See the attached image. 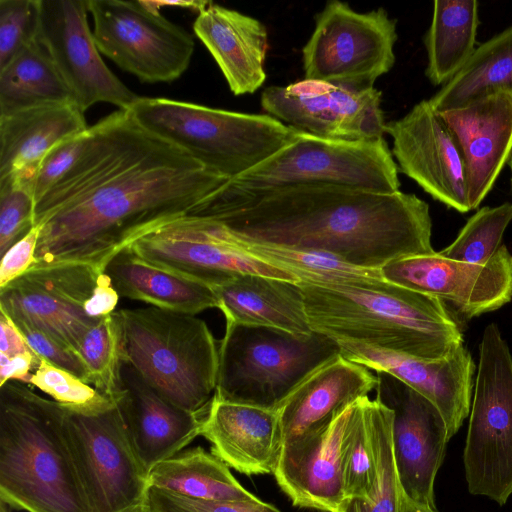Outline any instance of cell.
Masks as SVG:
<instances>
[{
    "instance_id": "cell-35",
    "label": "cell",
    "mask_w": 512,
    "mask_h": 512,
    "mask_svg": "<svg viewBox=\"0 0 512 512\" xmlns=\"http://www.w3.org/2000/svg\"><path fill=\"white\" fill-rule=\"evenodd\" d=\"M367 414L376 462V482L367 500H345L338 512H400L403 495L392 447L393 412L378 399L368 397Z\"/></svg>"
},
{
    "instance_id": "cell-15",
    "label": "cell",
    "mask_w": 512,
    "mask_h": 512,
    "mask_svg": "<svg viewBox=\"0 0 512 512\" xmlns=\"http://www.w3.org/2000/svg\"><path fill=\"white\" fill-rule=\"evenodd\" d=\"M261 106L287 126L321 138L363 141L386 133L381 92L374 87L355 90L304 79L266 88Z\"/></svg>"
},
{
    "instance_id": "cell-13",
    "label": "cell",
    "mask_w": 512,
    "mask_h": 512,
    "mask_svg": "<svg viewBox=\"0 0 512 512\" xmlns=\"http://www.w3.org/2000/svg\"><path fill=\"white\" fill-rule=\"evenodd\" d=\"M127 249L150 264L212 288L243 274L300 282L293 274L237 249L218 222L192 214L158 225Z\"/></svg>"
},
{
    "instance_id": "cell-12",
    "label": "cell",
    "mask_w": 512,
    "mask_h": 512,
    "mask_svg": "<svg viewBox=\"0 0 512 512\" xmlns=\"http://www.w3.org/2000/svg\"><path fill=\"white\" fill-rule=\"evenodd\" d=\"M101 54L142 82H172L188 68L194 40L140 0H88Z\"/></svg>"
},
{
    "instance_id": "cell-1",
    "label": "cell",
    "mask_w": 512,
    "mask_h": 512,
    "mask_svg": "<svg viewBox=\"0 0 512 512\" xmlns=\"http://www.w3.org/2000/svg\"><path fill=\"white\" fill-rule=\"evenodd\" d=\"M227 181L118 109L89 126L76 162L35 202L32 266L85 263L105 272L134 241Z\"/></svg>"
},
{
    "instance_id": "cell-2",
    "label": "cell",
    "mask_w": 512,
    "mask_h": 512,
    "mask_svg": "<svg viewBox=\"0 0 512 512\" xmlns=\"http://www.w3.org/2000/svg\"><path fill=\"white\" fill-rule=\"evenodd\" d=\"M238 238L334 256L360 268L432 254L429 205L415 194L304 184L232 194L216 190L192 211Z\"/></svg>"
},
{
    "instance_id": "cell-39",
    "label": "cell",
    "mask_w": 512,
    "mask_h": 512,
    "mask_svg": "<svg viewBox=\"0 0 512 512\" xmlns=\"http://www.w3.org/2000/svg\"><path fill=\"white\" fill-rule=\"evenodd\" d=\"M27 384L37 387L64 406L90 410L114 402L77 376L50 364L43 358L28 378Z\"/></svg>"
},
{
    "instance_id": "cell-38",
    "label": "cell",
    "mask_w": 512,
    "mask_h": 512,
    "mask_svg": "<svg viewBox=\"0 0 512 512\" xmlns=\"http://www.w3.org/2000/svg\"><path fill=\"white\" fill-rule=\"evenodd\" d=\"M511 221L512 203L484 206L468 219L455 240L439 253L457 261L485 264L503 245V235Z\"/></svg>"
},
{
    "instance_id": "cell-4",
    "label": "cell",
    "mask_w": 512,
    "mask_h": 512,
    "mask_svg": "<svg viewBox=\"0 0 512 512\" xmlns=\"http://www.w3.org/2000/svg\"><path fill=\"white\" fill-rule=\"evenodd\" d=\"M0 501L27 512H91L62 405L16 380L0 385Z\"/></svg>"
},
{
    "instance_id": "cell-27",
    "label": "cell",
    "mask_w": 512,
    "mask_h": 512,
    "mask_svg": "<svg viewBox=\"0 0 512 512\" xmlns=\"http://www.w3.org/2000/svg\"><path fill=\"white\" fill-rule=\"evenodd\" d=\"M88 128L84 112L73 104L36 107L0 116V180L16 179L32 190L35 173L45 155Z\"/></svg>"
},
{
    "instance_id": "cell-8",
    "label": "cell",
    "mask_w": 512,
    "mask_h": 512,
    "mask_svg": "<svg viewBox=\"0 0 512 512\" xmlns=\"http://www.w3.org/2000/svg\"><path fill=\"white\" fill-rule=\"evenodd\" d=\"M399 170L384 138L346 141L297 130L294 139L220 191L243 194L304 184H333L385 193L400 191Z\"/></svg>"
},
{
    "instance_id": "cell-34",
    "label": "cell",
    "mask_w": 512,
    "mask_h": 512,
    "mask_svg": "<svg viewBox=\"0 0 512 512\" xmlns=\"http://www.w3.org/2000/svg\"><path fill=\"white\" fill-rule=\"evenodd\" d=\"M221 225V224H220ZM230 242L242 252L283 269L306 283H338L364 279H383L380 270L347 264L340 259L315 252L242 240L224 226Z\"/></svg>"
},
{
    "instance_id": "cell-9",
    "label": "cell",
    "mask_w": 512,
    "mask_h": 512,
    "mask_svg": "<svg viewBox=\"0 0 512 512\" xmlns=\"http://www.w3.org/2000/svg\"><path fill=\"white\" fill-rule=\"evenodd\" d=\"M468 490L504 505L512 495V354L499 327H485L479 345L463 452Z\"/></svg>"
},
{
    "instance_id": "cell-33",
    "label": "cell",
    "mask_w": 512,
    "mask_h": 512,
    "mask_svg": "<svg viewBox=\"0 0 512 512\" xmlns=\"http://www.w3.org/2000/svg\"><path fill=\"white\" fill-rule=\"evenodd\" d=\"M496 90L512 91V26L477 47L462 70L429 101L442 113Z\"/></svg>"
},
{
    "instance_id": "cell-21",
    "label": "cell",
    "mask_w": 512,
    "mask_h": 512,
    "mask_svg": "<svg viewBox=\"0 0 512 512\" xmlns=\"http://www.w3.org/2000/svg\"><path fill=\"white\" fill-rule=\"evenodd\" d=\"M440 115L462 149L469 204L476 209L512 153V91L496 90Z\"/></svg>"
},
{
    "instance_id": "cell-25",
    "label": "cell",
    "mask_w": 512,
    "mask_h": 512,
    "mask_svg": "<svg viewBox=\"0 0 512 512\" xmlns=\"http://www.w3.org/2000/svg\"><path fill=\"white\" fill-rule=\"evenodd\" d=\"M121 378L124 392L115 402L134 450L149 472L200 435L204 416L183 410L161 397L125 363Z\"/></svg>"
},
{
    "instance_id": "cell-31",
    "label": "cell",
    "mask_w": 512,
    "mask_h": 512,
    "mask_svg": "<svg viewBox=\"0 0 512 512\" xmlns=\"http://www.w3.org/2000/svg\"><path fill=\"white\" fill-rule=\"evenodd\" d=\"M479 20L476 0H436L424 36L427 52L425 75L434 86H444L475 52Z\"/></svg>"
},
{
    "instance_id": "cell-26",
    "label": "cell",
    "mask_w": 512,
    "mask_h": 512,
    "mask_svg": "<svg viewBox=\"0 0 512 512\" xmlns=\"http://www.w3.org/2000/svg\"><path fill=\"white\" fill-rule=\"evenodd\" d=\"M234 95L256 92L265 82L268 32L257 19L210 3L194 24Z\"/></svg>"
},
{
    "instance_id": "cell-41",
    "label": "cell",
    "mask_w": 512,
    "mask_h": 512,
    "mask_svg": "<svg viewBox=\"0 0 512 512\" xmlns=\"http://www.w3.org/2000/svg\"><path fill=\"white\" fill-rule=\"evenodd\" d=\"M31 188L16 179L0 180V255L34 227Z\"/></svg>"
},
{
    "instance_id": "cell-14",
    "label": "cell",
    "mask_w": 512,
    "mask_h": 512,
    "mask_svg": "<svg viewBox=\"0 0 512 512\" xmlns=\"http://www.w3.org/2000/svg\"><path fill=\"white\" fill-rule=\"evenodd\" d=\"M104 273L85 263L32 266L0 288V310L77 353L86 333L101 320L90 316L89 305Z\"/></svg>"
},
{
    "instance_id": "cell-45",
    "label": "cell",
    "mask_w": 512,
    "mask_h": 512,
    "mask_svg": "<svg viewBox=\"0 0 512 512\" xmlns=\"http://www.w3.org/2000/svg\"><path fill=\"white\" fill-rule=\"evenodd\" d=\"M39 232V227L34 226L1 256L0 288L20 277L31 268L35 261Z\"/></svg>"
},
{
    "instance_id": "cell-19",
    "label": "cell",
    "mask_w": 512,
    "mask_h": 512,
    "mask_svg": "<svg viewBox=\"0 0 512 512\" xmlns=\"http://www.w3.org/2000/svg\"><path fill=\"white\" fill-rule=\"evenodd\" d=\"M385 132L392 138L399 172L447 207L460 213L471 210L462 149L429 99L386 123Z\"/></svg>"
},
{
    "instance_id": "cell-11",
    "label": "cell",
    "mask_w": 512,
    "mask_h": 512,
    "mask_svg": "<svg viewBox=\"0 0 512 512\" xmlns=\"http://www.w3.org/2000/svg\"><path fill=\"white\" fill-rule=\"evenodd\" d=\"M396 20L384 8L359 13L330 0L302 49L305 79L355 90L374 87L395 63Z\"/></svg>"
},
{
    "instance_id": "cell-6",
    "label": "cell",
    "mask_w": 512,
    "mask_h": 512,
    "mask_svg": "<svg viewBox=\"0 0 512 512\" xmlns=\"http://www.w3.org/2000/svg\"><path fill=\"white\" fill-rule=\"evenodd\" d=\"M129 111L148 132L228 180L288 145L297 132L268 114L227 111L166 98L140 97Z\"/></svg>"
},
{
    "instance_id": "cell-32",
    "label": "cell",
    "mask_w": 512,
    "mask_h": 512,
    "mask_svg": "<svg viewBox=\"0 0 512 512\" xmlns=\"http://www.w3.org/2000/svg\"><path fill=\"white\" fill-rule=\"evenodd\" d=\"M71 104L77 105L73 93L37 39L0 69V116Z\"/></svg>"
},
{
    "instance_id": "cell-30",
    "label": "cell",
    "mask_w": 512,
    "mask_h": 512,
    "mask_svg": "<svg viewBox=\"0 0 512 512\" xmlns=\"http://www.w3.org/2000/svg\"><path fill=\"white\" fill-rule=\"evenodd\" d=\"M150 487L205 501L248 502L258 497L246 490L229 466L202 447L184 449L149 471Z\"/></svg>"
},
{
    "instance_id": "cell-46",
    "label": "cell",
    "mask_w": 512,
    "mask_h": 512,
    "mask_svg": "<svg viewBox=\"0 0 512 512\" xmlns=\"http://www.w3.org/2000/svg\"><path fill=\"white\" fill-rule=\"evenodd\" d=\"M0 356L13 357L33 351L10 317L0 310Z\"/></svg>"
},
{
    "instance_id": "cell-5",
    "label": "cell",
    "mask_w": 512,
    "mask_h": 512,
    "mask_svg": "<svg viewBox=\"0 0 512 512\" xmlns=\"http://www.w3.org/2000/svg\"><path fill=\"white\" fill-rule=\"evenodd\" d=\"M116 312L124 363L173 405L205 416L215 394L219 360L206 322L155 306Z\"/></svg>"
},
{
    "instance_id": "cell-16",
    "label": "cell",
    "mask_w": 512,
    "mask_h": 512,
    "mask_svg": "<svg viewBox=\"0 0 512 512\" xmlns=\"http://www.w3.org/2000/svg\"><path fill=\"white\" fill-rule=\"evenodd\" d=\"M88 12V0H40L37 40L83 112L100 102L129 110L140 97L104 63Z\"/></svg>"
},
{
    "instance_id": "cell-23",
    "label": "cell",
    "mask_w": 512,
    "mask_h": 512,
    "mask_svg": "<svg viewBox=\"0 0 512 512\" xmlns=\"http://www.w3.org/2000/svg\"><path fill=\"white\" fill-rule=\"evenodd\" d=\"M376 386L372 370L341 355L322 365L277 409L283 445L327 431L342 412Z\"/></svg>"
},
{
    "instance_id": "cell-20",
    "label": "cell",
    "mask_w": 512,
    "mask_h": 512,
    "mask_svg": "<svg viewBox=\"0 0 512 512\" xmlns=\"http://www.w3.org/2000/svg\"><path fill=\"white\" fill-rule=\"evenodd\" d=\"M341 356L396 377L428 399L442 415L450 439L470 414L476 365L464 346L437 360H421L369 346L338 342Z\"/></svg>"
},
{
    "instance_id": "cell-28",
    "label": "cell",
    "mask_w": 512,
    "mask_h": 512,
    "mask_svg": "<svg viewBox=\"0 0 512 512\" xmlns=\"http://www.w3.org/2000/svg\"><path fill=\"white\" fill-rule=\"evenodd\" d=\"M213 289L226 323L271 327L294 334L313 332L299 283L243 274Z\"/></svg>"
},
{
    "instance_id": "cell-40",
    "label": "cell",
    "mask_w": 512,
    "mask_h": 512,
    "mask_svg": "<svg viewBox=\"0 0 512 512\" xmlns=\"http://www.w3.org/2000/svg\"><path fill=\"white\" fill-rule=\"evenodd\" d=\"M40 0H0V69L37 39Z\"/></svg>"
},
{
    "instance_id": "cell-44",
    "label": "cell",
    "mask_w": 512,
    "mask_h": 512,
    "mask_svg": "<svg viewBox=\"0 0 512 512\" xmlns=\"http://www.w3.org/2000/svg\"><path fill=\"white\" fill-rule=\"evenodd\" d=\"M88 129L52 148L40 162L32 182L35 202L73 166L82 152Z\"/></svg>"
},
{
    "instance_id": "cell-37",
    "label": "cell",
    "mask_w": 512,
    "mask_h": 512,
    "mask_svg": "<svg viewBox=\"0 0 512 512\" xmlns=\"http://www.w3.org/2000/svg\"><path fill=\"white\" fill-rule=\"evenodd\" d=\"M367 398L362 397L352 405L344 438L342 478L345 500H367L376 482L377 470L369 430Z\"/></svg>"
},
{
    "instance_id": "cell-10",
    "label": "cell",
    "mask_w": 512,
    "mask_h": 512,
    "mask_svg": "<svg viewBox=\"0 0 512 512\" xmlns=\"http://www.w3.org/2000/svg\"><path fill=\"white\" fill-rule=\"evenodd\" d=\"M62 407L67 443L91 512H149V472L117 403L90 410Z\"/></svg>"
},
{
    "instance_id": "cell-48",
    "label": "cell",
    "mask_w": 512,
    "mask_h": 512,
    "mask_svg": "<svg viewBox=\"0 0 512 512\" xmlns=\"http://www.w3.org/2000/svg\"><path fill=\"white\" fill-rule=\"evenodd\" d=\"M400 512H439V511L437 509L431 510V509L420 507V506L415 505L414 503L408 501L404 497H402Z\"/></svg>"
},
{
    "instance_id": "cell-47",
    "label": "cell",
    "mask_w": 512,
    "mask_h": 512,
    "mask_svg": "<svg viewBox=\"0 0 512 512\" xmlns=\"http://www.w3.org/2000/svg\"><path fill=\"white\" fill-rule=\"evenodd\" d=\"M142 5L154 13H160L162 8L170 7V8H182L189 9L197 12L198 14L203 11L211 2L209 1H197V0H176V1H167V0H140Z\"/></svg>"
},
{
    "instance_id": "cell-17",
    "label": "cell",
    "mask_w": 512,
    "mask_h": 512,
    "mask_svg": "<svg viewBox=\"0 0 512 512\" xmlns=\"http://www.w3.org/2000/svg\"><path fill=\"white\" fill-rule=\"evenodd\" d=\"M376 399L393 412L392 447L402 491L408 501L436 510L434 482L450 440L438 409L389 373L376 372Z\"/></svg>"
},
{
    "instance_id": "cell-24",
    "label": "cell",
    "mask_w": 512,
    "mask_h": 512,
    "mask_svg": "<svg viewBox=\"0 0 512 512\" xmlns=\"http://www.w3.org/2000/svg\"><path fill=\"white\" fill-rule=\"evenodd\" d=\"M200 435L211 443L214 455L248 476L274 474L283 447L277 410L215 395L202 420Z\"/></svg>"
},
{
    "instance_id": "cell-50",
    "label": "cell",
    "mask_w": 512,
    "mask_h": 512,
    "mask_svg": "<svg viewBox=\"0 0 512 512\" xmlns=\"http://www.w3.org/2000/svg\"><path fill=\"white\" fill-rule=\"evenodd\" d=\"M508 165H509V168L511 171V186H512V153H511L510 159L508 161Z\"/></svg>"
},
{
    "instance_id": "cell-43",
    "label": "cell",
    "mask_w": 512,
    "mask_h": 512,
    "mask_svg": "<svg viewBox=\"0 0 512 512\" xmlns=\"http://www.w3.org/2000/svg\"><path fill=\"white\" fill-rule=\"evenodd\" d=\"M30 348L50 364L64 369L87 383L86 368L80 356L35 325L19 318H10ZM88 384V383H87Z\"/></svg>"
},
{
    "instance_id": "cell-42",
    "label": "cell",
    "mask_w": 512,
    "mask_h": 512,
    "mask_svg": "<svg viewBox=\"0 0 512 512\" xmlns=\"http://www.w3.org/2000/svg\"><path fill=\"white\" fill-rule=\"evenodd\" d=\"M148 506L149 512H282L260 498L248 502L205 501L155 487H150Z\"/></svg>"
},
{
    "instance_id": "cell-29",
    "label": "cell",
    "mask_w": 512,
    "mask_h": 512,
    "mask_svg": "<svg viewBox=\"0 0 512 512\" xmlns=\"http://www.w3.org/2000/svg\"><path fill=\"white\" fill-rule=\"evenodd\" d=\"M105 272L122 297L194 315L218 308V297L211 286L150 264L128 249L116 255Z\"/></svg>"
},
{
    "instance_id": "cell-18",
    "label": "cell",
    "mask_w": 512,
    "mask_h": 512,
    "mask_svg": "<svg viewBox=\"0 0 512 512\" xmlns=\"http://www.w3.org/2000/svg\"><path fill=\"white\" fill-rule=\"evenodd\" d=\"M380 273L390 283L438 298L467 319L512 300V254L504 244L485 264L449 259L435 251L393 260Z\"/></svg>"
},
{
    "instance_id": "cell-3",
    "label": "cell",
    "mask_w": 512,
    "mask_h": 512,
    "mask_svg": "<svg viewBox=\"0 0 512 512\" xmlns=\"http://www.w3.org/2000/svg\"><path fill=\"white\" fill-rule=\"evenodd\" d=\"M299 284L311 329L337 342L421 360L444 358L464 344L454 316L434 296L384 279Z\"/></svg>"
},
{
    "instance_id": "cell-22",
    "label": "cell",
    "mask_w": 512,
    "mask_h": 512,
    "mask_svg": "<svg viewBox=\"0 0 512 512\" xmlns=\"http://www.w3.org/2000/svg\"><path fill=\"white\" fill-rule=\"evenodd\" d=\"M352 405L335 419L327 431L283 445L273 475L293 505L338 512L345 500L342 453Z\"/></svg>"
},
{
    "instance_id": "cell-36",
    "label": "cell",
    "mask_w": 512,
    "mask_h": 512,
    "mask_svg": "<svg viewBox=\"0 0 512 512\" xmlns=\"http://www.w3.org/2000/svg\"><path fill=\"white\" fill-rule=\"evenodd\" d=\"M87 383L116 401L124 392L121 370L124 364L123 342L117 312L103 317L84 336L79 349Z\"/></svg>"
},
{
    "instance_id": "cell-49",
    "label": "cell",
    "mask_w": 512,
    "mask_h": 512,
    "mask_svg": "<svg viewBox=\"0 0 512 512\" xmlns=\"http://www.w3.org/2000/svg\"><path fill=\"white\" fill-rule=\"evenodd\" d=\"M12 508L6 503L0 501V512H11Z\"/></svg>"
},
{
    "instance_id": "cell-7",
    "label": "cell",
    "mask_w": 512,
    "mask_h": 512,
    "mask_svg": "<svg viewBox=\"0 0 512 512\" xmlns=\"http://www.w3.org/2000/svg\"><path fill=\"white\" fill-rule=\"evenodd\" d=\"M340 353L337 341L315 331L226 323L214 395L277 410L305 378Z\"/></svg>"
}]
</instances>
